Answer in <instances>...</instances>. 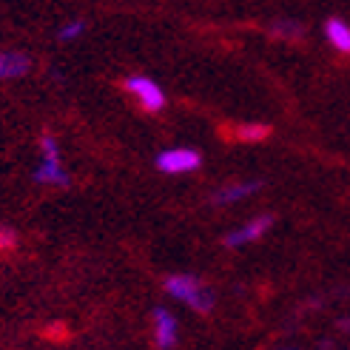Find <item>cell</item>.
Instances as JSON below:
<instances>
[{"instance_id": "obj_1", "label": "cell", "mask_w": 350, "mask_h": 350, "mask_svg": "<svg viewBox=\"0 0 350 350\" xmlns=\"http://www.w3.org/2000/svg\"><path fill=\"white\" fill-rule=\"evenodd\" d=\"M165 293L171 299H177L183 305H188L197 313H208L214 308V293L211 288H205L202 279L191 276V273H174L165 279Z\"/></svg>"}, {"instance_id": "obj_2", "label": "cell", "mask_w": 350, "mask_h": 350, "mask_svg": "<svg viewBox=\"0 0 350 350\" xmlns=\"http://www.w3.org/2000/svg\"><path fill=\"white\" fill-rule=\"evenodd\" d=\"M34 183L40 185H55V188H66L72 183L68 171L63 168L60 160V146L55 134H43L40 137V165L34 168Z\"/></svg>"}, {"instance_id": "obj_3", "label": "cell", "mask_w": 350, "mask_h": 350, "mask_svg": "<svg viewBox=\"0 0 350 350\" xmlns=\"http://www.w3.org/2000/svg\"><path fill=\"white\" fill-rule=\"evenodd\" d=\"M126 92L134 97V103L143 111H148V114H157V111H163L165 109V92H163V85H157L151 77H146V75H131L129 80H126Z\"/></svg>"}, {"instance_id": "obj_4", "label": "cell", "mask_w": 350, "mask_h": 350, "mask_svg": "<svg viewBox=\"0 0 350 350\" xmlns=\"http://www.w3.org/2000/svg\"><path fill=\"white\" fill-rule=\"evenodd\" d=\"M154 165L160 168L163 174H171V177H177V174H191L202 165V154L197 148H188V146H177V148H165L157 154Z\"/></svg>"}, {"instance_id": "obj_5", "label": "cell", "mask_w": 350, "mask_h": 350, "mask_svg": "<svg viewBox=\"0 0 350 350\" xmlns=\"http://www.w3.org/2000/svg\"><path fill=\"white\" fill-rule=\"evenodd\" d=\"M271 228H273V217L271 214L254 217V219H248L245 225H239L237 231H231L228 237H225V248H245V245L262 239Z\"/></svg>"}, {"instance_id": "obj_6", "label": "cell", "mask_w": 350, "mask_h": 350, "mask_svg": "<svg viewBox=\"0 0 350 350\" xmlns=\"http://www.w3.org/2000/svg\"><path fill=\"white\" fill-rule=\"evenodd\" d=\"M154 342L160 350H174L180 342V322L168 308H154Z\"/></svg>"}, {"instance_id": "obj_7", "label": "cell", "mask_w": 350, "mask_h": 350, "mask_svg": "<svg viewBox=\"0 0 350 350\" xmlns=\"http://www.w3.org/2000/svg\"><path fill=\"white\" fill-rule=\"evenodd\" d=\"M262 188L259 180H242V183H228V185H222L217 194L211 197L214 205H234V202H242V200H248L254 197L256 191Z\"/></svg>"}, {"instance_id": "obj_8", "label": "cell", "mask_w": 350, "mask_h": 350, "mask_svg": "<svg viewBox=\"0 0 350 350\" xmlns=\"http://www.w3.org/2000/svg\"><path fill=\"white\" fill-rule=\"evenodd\" d=\"M31 60L26 51H17V49H0V80H17L29 75Z\"/></svg>"}, {"instance_id": "obj_9", "label": "cell", "mask_w": 350, "mask_h": 350, "mask_svg": "<svg viewBox=\"0 0 350 350\" xmlns=\"http://www.w3.org/2000/svg\"><path fill=\"white\" fill-rule=\"evenodd\" d=\"M325 38L342 55H350V23L342 17H327L325 21Z\"/></svg>"}, {"instance_id": "obj_10", "label": "cell", "mask_w": 350, "mask_h": 350, "mask_svg": "<svg viewBox=\"0 0 350 350\" xmlns=\"http://www.w3.org/2000/svg\"><path fill=\"white\" fill-rule=\"evenodd\" d=\"M234 134H237V139H242V143H259V139L271 137V126H265V122H242Z\"/></svg>"}, {"instance_id": "obj_11", "label": "cell", "mask_w": 350, "mask_h": 350, "mask_svg": "<svg viewBox=\"0 0 350 350\" xmlns=\"http://www.w3.org/2000/svg\"><path fill=\"white\" fill-rule=\"evenodd\" d=\"M83 31H85V21H80V17H75V21H68V23H63V26H60V31H57V40H60V43L77 40Z\"/></svg>"}, {"instance_id": "obj_12", "label": "cell", "mask_w": 350, "mask_h": 350, "mask_svg": "<svg viewBox=\"0 0 350 350\" xmlns=\"http://www.w3.org/2000/svg\"><path fill=\"white\" fill-rule=\"evenodd\" d=\"M271 29L273 34H282V38H302V23H296V21H279Z\"/></svg>"}, {"instance_id": "obj_13", "label": "cell", "mask_w": 350, "mask_h": 350, "mask_svg": "<svg viewBox=\"0 0 350 350\" xmlns=\"http://www.w3.org/2000/svg\"><path fill=\"white\" fill-rule=\"evenodd\" d=\"M14 242H17L14 231L6 228V225H0V254H3V251H12V248H14Z\"/></svg>"}, {"instance_id": "obj_14", "label": "cell", "mask_w": 350, "mask_h": 350, "mask_svg": "<svg viewBox=\"0 0 350 350\" xmlns=\"http://www.w3.org/2000/svg\"><path fill=\"white\" fill-rule=\"evenodd\" d=\"M288 350H293V347H288Z\"/></svg>"}]
</instances>
